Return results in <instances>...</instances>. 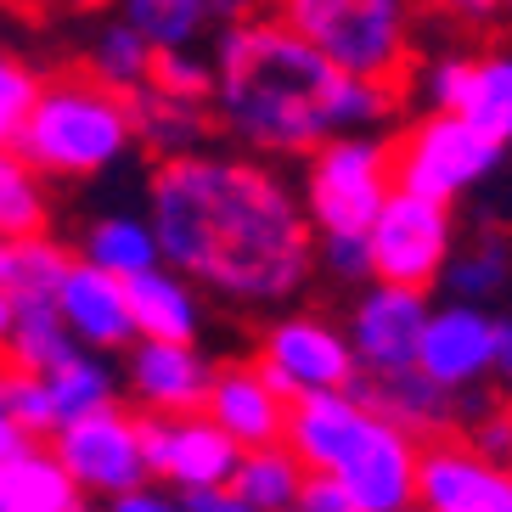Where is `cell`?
Segmentation results:
<instances>
[{"mask_svg":"<svg viewBox=\"0 0 512 512\" xmlns=\"http://www.w3.org/2000/svg\"><path fill=\"white\" fill-rule=\"evenodd\" d=\"M490 383L512 400V316H496V366H490Z\"/></svg>","mask_w":512,"mask_h":512,"instance_id":"obj_43","label":"cell"},{"mask_svg":"<svg viewBox=\"0 0 512 512\" xmlns=\"http://www.w3.org/2000/svg\"><path fill=\"white\" fill-rule=\"evenodd\" d=\"M417 507L428 512H512V467L484 462L456 434L422 445L417 456Z\"/></svg>","mask_w":512,"mask_h":512,"instance_id":"obj_15","label":"cell"},{"mask_svg":"<svg viewBox=\"0 0 512 512\" xmlns=\"http://www.w3.org/2000/svg\"><path fill=\"white\" fill-rule=\"evenodd\" d=\"M57 316L68 321L79 349H96V355H124L136 344V321H130V293H124L119 276H107L91 259H74L68 276L57 287Z\"/></svg>","mask_w":512,"mask_h":512,"instance_id":"obj_16","label":"cell"},{"mask_svg":"<svg viewBox=\"0 0 512 512\" xmlns=\"http://www.w3.org/2000/svg\"><path fill=\"white\" fill-rule=\"evenodd\" d=\"M6 141H12V130H6V124H0V147H6Z\"/></svg>","mask_w":512,"mask_h":512,"instance_id":"obj_46","label":"cell"},{"mask_svg":"<svg viewBox=\"0 0 512 512\" xmlns=\"http://www.w3.org/2000/svg\"><path fill=\"white\" fill-rule=\"evenodd\" d=\"M366 242H372L377 282H400V287H422L428 293L456 254V214H451V203H434V197H417V192L394 186L389 203L377 209Z\"/></svg>","mask_w":512,"mask_h":512,"instance_id":"obj_9","label":"cell"},{"mask_svg":"<svg viewBox=\"0 0 512 512\" xmlns=\"http://www.w3.org/2000/svg\"><path fill=\"white\" fill-rule=\"evenodd\" d=\"M107 512H186L181 496H158L152 484H141V490H124V496L107 501Z\"/></svg>","mask_w":512,"mask_h":512,"instance_id":"obj_42","label":"cell"},{"mask_svg":"<svg viewBox=\"0 0 512 512\" xmlns=\"http://www.w3.org/2000/svg\"><path fill=\"white\" fill-rule=\"evenodd\" d=\"M79 259L102 265V271L119 276V282L152 271V265H164L158 237H152V220H141V214H102V220H91V231L79 242Z\"/></svg>","mask_w":512,"mask_h":512,"instance_id":"obj_24","label":"cell"},{"mask_svg":"<svg viewBox=\"0 0 512 512\" xmlns=\"http://www.w3.org/2000/svg\"><path fill=\"white\" fill-rule=\"evenodd\" d=\"M304 479H310L304 462L287 451V439H282V445H254V451H242L237 473H231V490H237L254 512H293Z\"/></svg>","mask_w":512,"mask_h":512,"instance_id":"obj_25","label":"cell"},{"mask_svg":"<svg viewBox=\"0 0 512 512\" xmlns=\"http://www.w3.org/2000/svg\"><path fill=\"white\" fill-rule=\"evenodd\" d=\"M152 57H158V46L119 17V23H107V29L91 40L85 68H91L102 85H113L119 96H136V91H147V85H152Z\"/></svg>","mask_w":512,"mask_h":512,"instance_id":"obj_30","label":"cell"},{"mask_svg":"<svg viewBox=\"0 0 512 512\" xmlns=\"http://www.w3.org/2000/svg\"><path fill=\"white\" fill-rule=\"evenodd\" d=\"M12 316H17V299H12V287L0 282V355H6V338H12Z\"/></svg>","mask_w":512,"mask_h":512,"instance_id":"obj_45","label":"cell"},{"mask_svg":"<svg viewBox=\"0 0 512 512\" xmlns=\"http://www.w3.org/2000/svg\"><path fill=\"white\" fill-rule=\"evenodd\" d=\"M406 512H428V507H406Z\"/></svg>","mask_w":512,"mask_h":512,"instance_id":"obj_48","label":"cell"},{"mask_svg":"<svg viewBox=\"0 0 512 512\" xmlns=\"http://www.w3.org/2000/svg\"><path fill=\"white\" fill-rule=\"evenodd\" d=\"M389 152H394V186L434 197V203L484 192L507 164V147L490 141L484 130H473L462 113H422L389 141Z\"/></svg>","mask_w":512,"mask_h":512,"instance_id":"obj_7","label":"cell"},{"mask_svg":"<svg viewBox=\"0 0 512 512\" xmlns=\"http://www.w3.org/2000/svg\"><path fill=\"white\" fill-rule=\"evenodd\" d=\"M287 451L304 473H327L355 496L361 512H406L417 507V456L422 445L383 422L349 389L304 394L287 411Z\"/></svg>","mask_w":512,"mask_h":512,"instance_id":"obj_3","label":"cell"},{"mask_svg":"<svg viewBox=\"0 0 512 512\" xmlns=\"http://www.w3.org/2000/svg\"><path fill=\"white\" fill-rule=\"evenodd\" d=\"M74 248L68 242H57L51 231H40V237H17L12 242V271H6V287H12L17 304L29 299H57L62 276H68V265H74Z\"/></svg>","mask_w":512,"mask_h":512,"instance_id":"obj_31","label":"cell"},{"mask_svg":"<svg viewBox=\"0 0 512 512\" xmlns=\"http://www.w3.org/2000/svg\"><path fill=\"white\" fill-rule=\"evenodd\" d=\"M46 377V389H51V411H57V428L62 422H74L85 417V411H102L119 400V377H113V366L96 355V349H74L62 366H51Z\"/></svg>","mask_w":512,"mask_h":512,"instance_id":"obj_29","label":"cell"},{"mask_svg":"<svg viewBox=\"0 0 512 512\" xmlns=\"http://www.w3.org/2000/svg\"><path fill=\"white\" fill-rule=\"evenodd\" d=\"M74 349L79 344H74V332H68V321L57 316V304L29 299V304H17L12 338H6V355H0V361L17 366V372H51V366H62Z\"/></svg>","mask_w":512,"mask_h":512,"instance_id":"obj_26","label":"cell"},{"mask_svg":"<svg viewBox=\"0 0 512 512\" xmlns=\"http://www.w3.org/2000/svg\"><path fill=\"white\" fill-rule=\"evenodd\" d=\"M467 68H473L467 51H445V57L422 62V68H417V96L428 102V113H456V107H462Z\"/></svg>","mask_w":512,"mask_h":512,"instance_id":"obj_35","label":"cell"},{"mask_svg":"<svg viewBox=\"0 0 512 512\" xmlns=\"http://www.w3.org/2000/svg\"><path fill=\"white\" fill-rule=\"evenodd\" d=\"M12 147L46 181H91L119 158H130L136 113H130V96L102 85L85 62L57 68V74H40V91L17 124Z\"/></svg>","mask_w":512,"mask_h":512,"instance_id":"obj_4","label":"cell"},{"mask_svg":"<svg viewBox=\"0 0 512 512\" xmlns=\"http://www.w3.org/2000/svg\"><path fill=\"white\" fill-rule=\"evenodd\" d=\"M152 91L181 96V102H209L214 57H197V51H158V57H152Z\"/></svg>","mask_w":512,"mask_h":512,"instance_id":"obj_34","label":"cell"},{"mask_svg":"<svg viewBox=\"0 0 512 512\" xmlns=\"http://www.w3.org/2000/svg\"><path fill=\"white\" fill-rule=\"evenodd\" d=\"M406 85L344 74L276 12H254L214 40V124L254 158H304L332 136H377Z\"/></svg>","mask_w":512,"mask_h":512,"instance_id":"obj_2","label":"cell"},{"mask_svg":"<svg viewBox=\"0 0 512 512\" xmlns=\"http://www.w3.org/2000/svg\"><path fill=\"white\" fill-rule=\"evenodd\" d=\"M394 192V152L383 136H332L316 152H304V220L316 237L332 231H372L377 209Z\"/></svg>","mask_w":512,"mask_h":512,"instance_id":"obj_6","label":"cell"},{"mask_svg":"<svg viewBox=\"0 0 512 512\" xmlns=\"http://www.w3.org/2000/svg\"><path fill=\"white\" fill-rule=\"evenodd\" d=\"M456 439H462L467 451H479L484 462H512V400H484V406L462 411L456 417Z\"/></svg>","mask_w":512,"mask_h":512,"instance_id":"obj_32","label":"cell"},{"mask_svg":"<svg viewBox=\"0 0 512 512\" xmlns=\"http://www.w3.org/2000/svg\"><path fill=\"white\" fill-rule=\"evenodd\" d=\"M293 512H361L355 507V496H349L338 479H327V473H310L299 490V501H293Z\"/></svg>","mask_w":512,"mask_h":512,"instance_id":"obj_38","label":"cell"},{"mask_svg":"<svg viewBox=\"0 0 512 512\" xmlns=\"http://www.w3.org/2000/svg\"><path fill=\"white\" fill-rule=\"evenodd\" d=\"M254 366L271 377L287 400L355 389V377H361V361L349 349V332L332 327L327 316H304V310H287V316H276L271 327L259 332Z\"/></svg>","mask_w":512,"mask_h":512,"instance_id":"obj_10","label":"cell"},{"mask_svg":"<svg viewBox=\"0 0 512 512\" xmlns=\"http://www.w3.org/2000/svg\"><path fill=\"white\" fill-rule=\"evenodd\" d=\"M501 12H512V0H501Z\"/></svg>","mask_w":512,"mask_h":512,"instance_id":"obj_47","label":"cell"},{"mask_svg":"<svg viewBox=\"0 0 512 512\" xmlns=\"http://www.w3.org/2000/svg\"><path fill=\"white\" fill-rule=\"evenodd\" d=\"M439 282L451 287V299L467 304H496L512 287V231H501L496 220H479V231L467 237V248H456Z\"/></svg>","mask_w":512,"mask_h":512,"instance_id":"obj_23","label":"cell"},{"mask_svg":"<svg viewBox=\"0 0 512 512\" xmlns=\"http://www.w3.org/2000/svg\"><path fill=\"white\" fill-rule=\"evenodd\" d=\"M214 383V361L197 344H169V338H136L124 349V394L136 400L141 417H181L203 411Z\"/></svg>","mask_w":512,"mask_h":512,"instance_id":"obj_14","label":"cell"},{"mask_svg":"<svg viewBox=\"0 0 512 512\" xmlns=\"http://www.w3.org/2000/svg\"><path fill=\"white\" fill-rule=\"evenodd\" d=\"M51 226V192L46 175L6 141L0 147V237H40Z\"/></svg>","mask_w":512,"mask_h":512,"instance_id":"obj_28","label":"cell"},{"mask_svg":"<svg viewBox=\"0 0 512 512\" xmlns=\"http://www.w3.org/2000/svg\"><path fill=\"white\" fill-rule=\"evenodd\" d=\"M456 113L473 130H484L490 141L512 147V51H484V57H473Z\"/></svg>","mask_w":512,"mask_h":512,"instance_id":"obj_27","label":"cell"},{"mask_svg":"<svg viewBox=\"0 0 512 512\" xmlns=\"http://www.w3.org/2000/svg\"><path fill=\"white\" fill-rule=\"evenodd\" d=\"M57 462L74 473V484L85 490V501H113L124 490H141L152 484L147 467V445H141V411H124L119 400L102 411H85V417L62 422L57 434L46 439Z\"/></svg>","mask_w":512,"mask_h":512,"instance_id":"obj_8","label":"cell"},{"mask_svg":"<svg viewBox=\"0 0 512 512\" xmlns=\"http://www.w3.org/2000/svg\"><path fill=\"white\" fill-rule=\"evenodd\" d=\"M181 507L186 512H254L248 501L231 490V484H209V490H181Z\"/></svg>","mask_w":512,"mask_h":512,"instance_id":"obj_41","label":"cell"},{"mask_svg":"<svg viewBox=\"0 0 512 512\" xmlns=\"http://www.w3.org/2000/svg\"><path fill=\"white\" fill-rule=\"evenodd\" d=\"M203 411L237 439L242 451H254V445H282L287 439V411H293V400L254 361H231V366H214Z\"/></svg>","mask_w":512,"mask_h":512,"instance_id":"obj_18","label":"cell"},{"mask_svg":"<svg viewBox=\"0 0 512 512\" xmlns=\"http://www.w3.org/2000/svg\"><path fill=\"white\" fill-rule=\"evenodd\" d=\"M259 6L265 0H119V17L158 51H197L203 40H220L231 23L254 17Z\"/></svg>","mask_w":512,"mask_h":512,"instance_id":"obj_19","label":"cell"},{"mask_svg":"<svg viewBox=\"0 0 512 512\" xmlns=\"http://www.w3.org/2000/svg\"><path fill=\"white\" fill-rule=\"evenodd\" d=\"M507 467H512V462H507Z\"/></svg>","mask_w":512,"mask_h":512,"instance_id":"obj_49","label":"cell"},{"mask_svg":"<svg viewBox=\"0 0 512 512\" xmlns=\"http://www.w3.org/2000/svg\"><path fill=\"white\" fill-rule=\"evenodd\" d=\"M147 220L164 265L226 304L276 310L316 276V231L299 192L254 152L158 158Z\"/></svg>","mask_w":512,"mask_h":512,"instance_id":"obj_1","label":"cell"},{"mask_svg":"<svg viewBox=\"0 0 512 512\" xmlns=\"http://www.w3.org/2000/svg\"><path fill=\"white\" fill-rule=\"evenodd\" d=\"M355 400L377 411L383 422H394L406 439L417 445H434V439L456 434V417H462V394L439 389L422 366H400V372H361L355 377Z\"/></svg>","mask_w":512,"mask_h":512,"instance_id":"obj_17","label":"cell"},{"mask_svg":"<svg viewBox=\"0 0 512 512\" xmlns=\"http://www.w3.org/2000/svg\"><path fill=\"white\" fill-rule=\"evenodd\" d=\"M417 366L451 394H473L479 383H490V366H496V310L490 304H467V299L434 304L428 321H422Z\"/></svg>","mask_w":512,"mask_h":512,"instance_id":"obj_12","label":"cell"},{"mask_svg":"<svg viewBox=\"0 0 512 512\" xmlns=\"http://www.w3.org/2000/svg\"><path fill=\"white\" fill-rule=\"evenodd\" d=\"M23 445H29V434L12 422V406H6V366H0V462L12 451H23Z\"/></svg>","mask_w":512,"mask_h":512,"instance_id":"obj_44","label":"cell"},{"mask_svg":"<svg viewBox=\"0 0 512 512\" xmlns=\"http://www.w3.org/2000/svg\"><path fill=\"white\" fill-rule=\"evenodd\" d=\"M34 91H40V74H34L23 57H12V51H0V124L17 136V124H23V113H29Z\"/></svg>","mask_w":512,"mask_h":512,"instance_id":"obj_37","label":"cell"},{"mask_svg":"<svg viewBox=\"0 0 512 512\" xmlns=\"http://www.w3.org/2000/svg\"><path fill=\"white\" fill-rule=\"evenodd\" d=\"M141 445H147L152 479L175 490H209L231 484L242 445L209 417V411H181V417H141Z\"/></svg>","mask_w":512,"mask_h":512,"instance_id":"obj_11","label":"cell"},{"mask_svg":"<svg viewBox=\"0 0 512 512\" xmlns=\"http://www.w3.org/2000/svg\"><path fill=\"white\" fill-rule=\"evenodd\" d=\"M130 113H136V147L158 152V158L203 152V141L220 136L209 102H181V96H164V91H152V85L130 96Z\"/></svg>","mask_w":512,"mask_h":512,"instance_id":"obj_22","label":"cell"},{"mask_svg":"<svg viewBox=\"0 0 512 512\" xmlns=\"http://www.w3.org/2000/svg\"><path fill=\"white\" fill-rule=\"evenodd\" d=\"M6 366V361H0ZM6 406H12V422L29 439H51L57 434V411H51V389L40 372H17L6 366Z\"/></svg>","mask_w":512,"mask_h":512,"instance_id":"obj_33","label":"cell"},{"mask_svg":"<svg viewBox=\"0 0 512 512\" xmlns=\"http://www.w3.org/2000/svg\"><path fill=\"white\" fill-rule=\"evenodd\" d=\"M422 12L451 17V23H490L501 12V0H417Z\"/></svg>","mask_w":512,"mask_h":512,"instance_id":"obj_40","label":"cell"},{"mask_svg":"<svg viewBox=\"0 0 512 512\" xmlns=\"http://www.w3.org/2000/svg\"><path fill=\"white\" fill-rule=\"evenodd\" d=\"M124 293H130V321H136V338L197 344V332H203V304H197V287L186 282L175 265H152V271L130 276V282H124Z\"/></svg>","mask_w":512,"mask_h":512,"instance_id":"obj_20","label":"cell"},{"mask_svg":"<svg viewBox=\"0 0 512 512\" xmlns=\"http://www.w3.org/2000/svg\"><path fill=\"white\" fill-rule=\"evenodd\" d=\"M0 6H12L23 17H96L119 0H0Z\"/></svg>","mask_w":512,"mask_h":512,"instance_id":"obj_39","label":"cell"},{"mask_svg":"<svg viewBox=\"0 0 512 512\" xmlns=\"http://www.w3.org/2000/svg\"><path fill=\"white\" fill-rule=\"evenodd\" d=\"M428 293L422 287H400V282H361V299L349 310L344 332L361 372H400L417 366V344H422V321H428Z\"/></svg>","mask_w":512,"mask_h":512,"instance_id":"obj_13","label":"cell"},{"mask_svg":"<svg viewBox=\"0 0 512 512\" xmlns=\"http://www.w3.org/2000/svg\"><path fill=\"white\" fill-rule=\"evenodd\" d=\"M344 74L406 85L417 62V0H265Z\"/></svg>","mask_w":512,"mask_h":512,"instance_id":"obj_5","label":"cell"},{"mask_svg":"<svg viewBox=\"0 0 512 512\" xmlns=\"http://www.w3.org/2000/svg\"><path fill=\"white\" fill-rule=\"evenodd\" d=\"M316 265L332 282H372V242L366 231H332L316 237Z\"/></svg>","mask_w":512,"mask_h":512,"instance_id":"obj_36","label":"cell"},{"mask_svg":"<svg viewBox=\"0 0 512 512\" xmlns=\"http://www.w3.org/2000/svg\"><path fill=\"white\" fill-rule=\"evenodd\" d=\"M0 512H85V490L46 439H29L0 462Z\"/></svg>","mask_w":512,"mask_h":512,"instance_id":"obj_21","label":"cell"}]
</instances>
